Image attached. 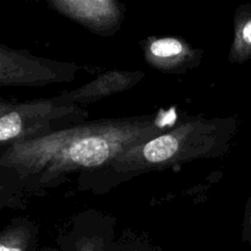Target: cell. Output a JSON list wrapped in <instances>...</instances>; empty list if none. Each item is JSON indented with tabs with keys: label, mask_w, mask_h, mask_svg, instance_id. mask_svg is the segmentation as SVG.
Returning a JSON list of instances; mask_svg holds the SVG:
<instances>
[{
	"label": "cell",
	"mask_w": 251,
	"mask_h": 251,
	"mask_svg": "<svg viewBox=\"0 0 251 251\" xmlns=\"http://www.w3.org/2000/svg\"><path fill=\"white\" fill-rule=\"evenodd\" d=\"M238 51L243 58L251 55V11L247 21L242 24V27L238 33Z\"/></svg>",
	"instance_id": "obj_5"
},
{
	"label": "cell",
	"mask_w": 251,
	"mask_h": 251,
	"mask_svg": "<svg viewBox=\"0 0 251 251\" xmlns=\"http://www.w3.org/2000/svg\"><path fill=\"white\" fill-rule=\"evenodd\" d=\"M184 50H185L184 44L176 38L157 39L150 47L152 55L158 59L176 58L183 54Z\"/></svg>",
	"instance_id": "obj_4"
},
{
	"label": "cell",
	"mask_w": 251,
	"mask_h": 251,
	"mask_svg": "<svg viewBox=\"0 0 251 251\" xmlns=\"http://www.w3.org/2000/svg\"><path fill=\"white\" fill-rule=\"evenodd\" d=\"M139 80L136 78V74H120V73H112L102 76L98 80L88 83L87 86L82 87L81 90L75 91V92L69 93L68 96L61 97V100H55L56 102L66 103L69 100H98L103 96L110 95L113 92H117L119 90H125L127 86H130V81Z\"/></svg>",
	"instance_id": "obj_3"
},
{
	"label": "cell",
	"mask_w": 251,
	"mask_h": 251,
	"mask_svg": "<svg viewBox=\"0 0 251 251\" xmlns=\"http://www.w3.org/2000/svg\"><path fill=\"white\" fill-rule=\"evenodd\" d=\"M154 132L161 129L149 123H108L64 130L16 141L2 156V164L24 174L44 176L93 168L139 146Z\"/></svg>",
	"instance_id": "obj_1"
},
{
	"label": "cell",
	"mask_w": 251,
	"mask_h": 251,
	"mask_svg": "<svg viewBox=\"0 0 251 251\" xmlns=\"http://www.w3.org/2000/svg\"><path fill=\"white\" fill-rule=\"evenodd\" d=\"M54 5L68 16L90 26H107L118 16L117 5L110 0H66Z\"/></svg>",
	"instance_id": "obj_2"
}]
</instances>
